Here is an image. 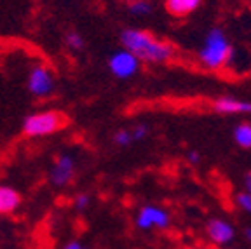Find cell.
I'll return each mask as SVG.
<instances>
[{
    "mask_svg": "<svg viewBox=\"0 0 251 249\" xmlns=\"http://www.w3.org/2000/svg\"><path fill=\"white\" fill-rule=\"evenodd\" d=\"M129 131H131V138H133V143L134 141H143L149 136V125L147 124H136Z\"/></svg>",
    "mask_w": 251,
    "mask_h": 249,
    "instance_id": "e0dca14e",
    "label": "cell"
},
{
    "mask_svg": "<svg viewBox=\"0 0 251 249\" xmlns=\"http://www.w3.org/2000/svg\"><path fill=\"white\" fill-rule=\"evenodd\" d=\"M112 140H114V145H117V147H121V148H126V147H129V145H133V138H131L129 129H119V131H115Z\"/></svg>",
    "mask_w": 251,
    "mask_h": 249,
    "instance_id": "2e32d148",
    "label": "cell"
},
{
    "mask_svg": "<svg viewBox=\"0 0 251 249\" xmlns=\"http://www.w3.org/2000/svg\"><path fill=\"white\" fill-rule=\"evenodd\" d=\"M234 59V47L228 42L222 28H213L208 31L204 44L199 51V61L208 70H222Z\"/></svg>",
    "mask_w": 251,
    "mask_h": 249,
    "instance_id": "7a4b0ae2",
    "label": "cell"
},
{
    "mask_svg": "<svg viewBox=\"0 0 251 249\" xmlns=\"http://www.w3.org/2000/svg\"><path fill=\"white\" fill-rule=\"evenodd\" d=\"M26 89L35 98H49L56 91V77L51 68L42 63L31 65L26 75Z\"/></svg>",
    "mask_w": 251,
    "mask_h": 249,
    "instance_id": "277c9868",
    "label": "cell"
},
{
    "mask_svg": "<svg viewBox=\"0 0 251 249\" xmlns=\"http://www.w3.org/2000/svg\"><path fill=\"white\" fill-rule=\"evenodd\" d=\"M213 110L224 115H239V113H251V101H243L230 96L216 98L213 101Z\"/></svg>",
    "mask_w": 251,
    "mask_h": 249,
    "instance_id": "9c48e42d",
    "label": "cell"
},
{
    "mask_svg": "<svg viewBox=\"0 0 251 249\" xmlns=\"http://www.w3.org/2000/svg\"><path fill=\"white\" fill-rule=\"evenodd\" d=\"M234 140L241 148H251V124L250 122H241L234 129Z\"/></svg>",
    "mask_w": 251,
    "mask_h": 249,
    "instance_id": "7c38bea8",
    "label": "cell"
},
{
    "mask_svg": "<svg viewBox=\"0 0 251 249\" xmlns=\"http://www.w3.org/2000/svg\"><path fill=\"white\" fill-rule=\"evenodd\" d=\"M185 249H197V248H185Z\"/></svg>",
    "mask_w": 251,
    "mask_h": 249,
    "instance_id": "603a6c76",
    "label": "cell"
},
{
    "mask_svg": "<svg viewBox=\"0 0 251 249\" xmlns=\"http://www.w3.org/2000/svg\"><path fill=\"white\" fill-rule=\"evenodd\" d=\"M21 195L9 185H0V213H12L20 207Z\"/></svg>",
    "mask_w": 251,
    "mask_h": 249,
    "instance_id": "8fae6325",
    "label": "cell"
},
{
    "mask_svg": "<svg viewBox=\"0 0 251 249\" xmlns=\"http://www.w3.org/2000/svg\"><path fill=\"white\" fill-rule=\"evenodd\" d=\"M65 46L68 47V51L70 52H82L84 47H86V40L84 37L75 30L67 31V35H65Z\"/></svg>",
    "mask_w": 251,
    "mask_h": 249,
    "instance_id": "5bb4252c",
    "label": "cell"
},
{
    "mask_svg": "<svg viewBox=\"0 0 251 249\" xmlns=\"http://www.w3.org/2000/svg\"><path fill=\"white\" fill-rule=\"evenodd\" d=\"M202 0H166V11L175 18H185L190 16Z\"/></svg>",
    "mask_w": 251,
    "mask_h": 249,
    "instance_id": "30bf717a",
    "label": "cell"
},
{
    "mask_svg": "<svg viewBox=\"0 0 251 249\" xmlns=\"http://www.w3.org/2000/svg\"><path fill=\"white\" fill-rule=\"evenodd\" d=\"M243 185H244V190H246L248 194L251 195V171H248L246 174H244Z\"/></svg>",
    "mask_w": 251,
    "mask_h": 249,
    "instance_id": "ffe728a7",
    "label": "cell"
},
{
    "mask_svg": "<svg viewBox=\"0 0 251 249\" xmlns=\"http://www.w3.org/2000/svg\"><path fill=\"white\" fill-rule=\"evenodd\" d=\"M187 160H188V164H192V166H196V164H199L201 162V155H199V152H188L187 153Z\"/></svg>",
    "mask_w": 251,
    "mask_h": 249,
    "instance_id": "d6986e66",
    "label": "cell"
},
{
    "mask_svg": "<svg viewBox=\"0 0 251 249\" xmlns=\"http://www.w3.org/2000/svg\"><path fill=\"white\" fill-rule=\"evenodd\" d=\"M67 125V119L58 110H42V112L30 113L23 119L21 131L28 138H44L51 136L61 131Z\"/></svg>",
    "mask_w": 251,
    "mask_h": 249,
    "instance_id": "3957f363",
    "label": "cell"
},
{
    "mask_svg": "<svg viewBox=\"0 0 251 249\" xmlns=\"http://www.w3.org/2000/svg\"><path fill=\"white\" fill-rule=\"evenodd\" d=\"M204 230H206V235H208L209 241L216 246H228L237 237L235 226L228 220L224 218H209L206 222Z\"/></svg>",
    "mask_w": 251,
    "mask_h": 249,
    "instance_id": "ba28073f",
    "label": "cell"
},
{
    "mask_svg": "<svg viewBox=\"0 0 251 249\" xmlns=\"http://www.w3.org/2000/svg\"><path fill=\"white\" fill-rule=\"evenodd\" d=\"M89 204H91V195L89 194H78L77 197L74 199V206H75V209H78V211L87 209Z\"/></svg>",
    "mask_w": 251,
    "mask_h": 249,
    "instance_id": "ac0fdd59",
    "label": "cell"
},
{
    "mask_svg": "<svg viewBox=\"0 0 251 249\" xmlns=\"http://www.w3.org/2000/svg\"><path fill=\"white\" fill-rule=\"evenodd\" d=\"M119 40L122 44V49L134 54L140 63H150V65H164L169 63L176 49L171 42L164 39H159L149 30H140V28H126L121 31Z\"/></svg>",
    "mask_w": 251,
    "mask_h": 249,
    "instance_id": "6da1fadb",
    "label": "cell"
},
{
    "mask_svg": "<svg viewBox=\"0 0 251 249\" xmlns=\"http://www.w3.org/2000/svg\"><path fill=\"white\" fill-rule=\"evenodd\" d=\"M82 248V244L78 241H72V242H68L67 246H65V249H80Z\"/></svg>",
    "mask_w": 251,
    "mask_h": 249,
    "instance_id": "7402d4cb",
    "label": "cell"
},
{
    "mask_svg": "<svg viewBox=\"0 0 251 249\" xmlns=\"http://www.w3.org/2000/svg\"><path fill=\"white\" fill-rule=\"evenodd\" d=\"M140 59L134 54H131L126 49H119V51L112 52L108 58V70L110 74L117 78H131L140 72Z\"/></svg>",
    "mask_w": 251,
    "mask_h": 249,
    "instance_id": "52a82bcc",
    "label": "cell"
},
{
    "mask_svg": "<svg viewBox=\"0 0 251 249\" xmlns=\"http://www.w3.org/2000/svg\"><path fill=\"white\" fill-rule=\"evenodd\" d=\"M235 206L239 207L243 213H246V214H251V195L248 194L246 190H241V192H237L235 194Z\"/></svg>",
    "mask_w": 251,
    "mask_h": 249,
    "instance_id": "9a60e30c",
    "label": "cell"
},
{
    "mask_svg": "<svg viewBox=\"0 0 251 249\" xmlns=\"http://www.w3.org/2000/svg\"><path fill=\"white\" fill-rule=\"evenodd\" d=\"M134 223L140 230L143 232H150V230H166L171 226L173 218L171 213L164 209L162 206H155V204H145L141 206L140 211L136 213Z\"/></svg>",
    "mask_w": 251,
    "mask_h": 249,
    "instance_id": "5b68a950",
    "label": "cell"
},
{
    "mask_svg": "<svg viewBox=\"0 0 251 249\" xmlns=\"http://www.w3.org/2000/svg\"><path fill=\"white\" fill-rule=\"evenodd\" d=\"M80 249H89V248H84V246H82V248H80Z\"/></svg>",
    "mask_w": 251,
    "mask_h": 249,
    "instance_id": "d4e9b609",
    "label": "cell"
},
{
    "mask_svg": "<svg viewBox=\"0 0 251 249\" xmlns=\"http://www.w3.org/2000/svg\"><path fill=\"white\" fill-rule=\"evenodd\" d=\"M75 173H77V162L72 153H59L49 169V181L52 187L65 188L72 183Z\"/></svg>",
    "mask_w": 251,
    "mask_h": 249,
    "instance_id": "8992f818",
    "label": "cell"
},
{
    "mask_svg": "<svg viewBox=\"0 0 251 249\" xmlns=\"http://www.w3.org/2000/svg\"><path fill=\"white\" fill-rule=\"evenodd\" d=\"M243 237L246 239L248 244H251V226H244V230H243Z\"/></svg>",
    "mask_w": 251,
    "mask_h": 249,
    "instance_id": "44dd1931",
    "label": "cell"
},
{
    "mask_svg": "<svg viewBox=\"0 0 251 249\" xmlns=\"http://www.w3.org/2000/svg\"><path fill=\"white\" fill-rule=\"evenodd\" d=\"M127 11L134 18H145L153 12V5L150 0H134V2L127 4Z\"/></svg>",
    "mask_w": 251,
    "mask_h": 249,
    "instance_id": "4fadbf2b",
    "label": "cell"
},
{
    "mask_svg": "<svg viewBox=\"0 0 251 249\" xmlns=\"http://www.w3.org/2000/svg\"><path fill=\"white\" fill-rule=\"evenodd\" d=\"M129 2H134V0H127V4H129Z\"/></svg>",
    "mask_w": 251,
    "mask_h": 249,
    "instance_id": "cb8c5ba5",
    "label": "cell"
}]
</instances>
